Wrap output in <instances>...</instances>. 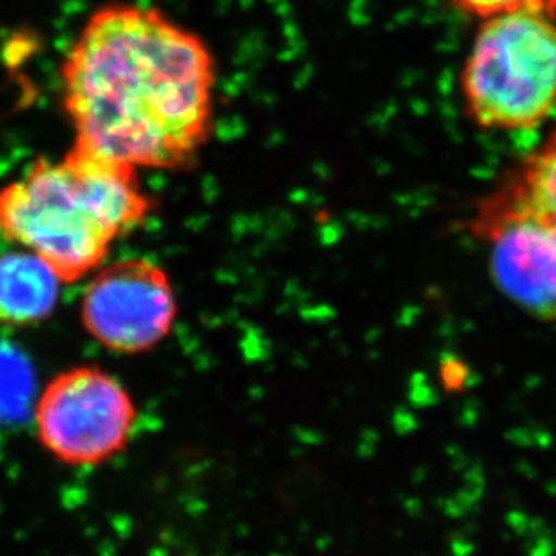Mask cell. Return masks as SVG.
I'll return each instance as SVG.
<instances>
[{"label": "cell", "mask_w": 556, "mask_h": 556, "mask_svg": "<svg viewBox=\"0 0 556 556\" xmlns=\"http://www.w3.org/2000/svg\"><path fill=\"white\" fill-rule=\"evenodd\" d=\"M455 10L479 21L514 11H542L556 15V0H448Z\"/></svg>", "instance_id": "obj_9"}, {"label": "cell", "mask_w": 556, "mask_h": 556, "mask_svg": "<svg viewBox=\"0 0 556 556\" xmlns=\"http://www.w3.org/2000/svg\"><path fill=\"white\" fill-rule=\"evenodd\" d=\"M60 278L27 250L0 252V324L26 326L46 318L59 302Z\"/></svg>", "instance_id": "obj_7"}, {"label": "cell", "mask_w": 556, "mask_h": 556, "mask_svg": "<svg viewBox=\"0 0 556 556\" xmlns=\"http://www.w3.org/2000/svg\"><path fill=\"white\" fill-rule=\"evenodd\" d=\"M215 81L203 38L149 5L94 11L62 65L75 144L138 170L198 161L212 136Z\"/></svg>", "instance_id": "obj_1"}, {"label": "cell", "mask_w": 556, "mask_h": 556, "mask_svg": "<svg viewBox=\"0 0 556 556\" xmlns=\"http://www.w3.org/2000/svg\"><path fill=\"white\" fill-rule=\"evenodd\" d=\"M138 421L129 391L108 370L81 365L51 380L35 410L38 439L54 459L87 468L118 457Z\"/></svg>", "instance_id": "obj_4"}, {"label": "cell", "mask_w": 556, "mask_h": 556, "mask_svg": "<svg viewBox=\"0 0 556 556\" xmlns=\"http://www.w3.org/2000/svg\"><path fill=\"white\" fill-rule=\"evenodd\" d=\"M497 187L526 210L556 242V129Z\"/></svg>", "instance_id": "obj_8"}, {"label": "cell", "mask_w": 556, "mask_h": 556, "mask_svg": "<svg viewBox=\"0 0 556 556\" xmlns=\"http://www.w3.org/2000/svg\"><path fill=\"white\" fill-rule=\"evenodd\" d=\"M466 230L484 242L497 288L541 320H556V242L501 188L482 195Z\"/></svg>", "instance_id": "obj_6"}, {"label": "cell", "mask_w": 556, "mask_h": 556, "mask_svg": "<svg viewBox=\"0 0 556 556\" xmlns=\"http://www.w3.org/2000/svg\"><path fill=\"white\" fill-rule=\"evenodd\" d=\"M179 315L176 289L165 269L149 258L102 266L87 283L81 321L103 348L141 354L170 337Z\"/></svg>", "instance_id": "obj_5"}, {"label": "cell", "mask_w": 556, "mask_h": 556, "mask_svg": "<svg viewBox=\"0 0 556 556\" xmlns=\"http://www.w3.org/2000/svg\"><path fill=\"white\" fill-rule=\"evenodd\" d=\"M154 208L138 168L73 144L0 190V236L71 283L102 268L114 242Z\"/></svg>", "instance_id": "obj_2"}, {"label": "cell", "mask_w": 556, "mask_h": 556, "mask_svg": "<svg viewBox=\"0 0 556 556\" xmlns=\"http://www.w3.org/2000/svg\"><path fill=\"white\" fill-rule=\"evenodd\" d=\"M471 124L531 130L556 111V15L514 11L481 21L460 71Z\"/></svg>", "instance_id": "obj_3"}]
</instances>
